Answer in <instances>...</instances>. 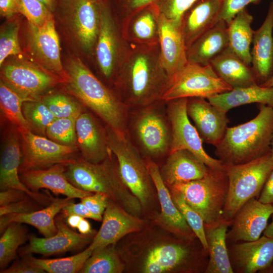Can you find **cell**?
<instances>
[{"label":"cell","mask_w":273,"mask_h":273,"mask_svg":"<svg viewBox=\"0 0 273 273\" xmlns=\"http://www.w3.org/2000/svg\"><path fill=\"white\" fill-rule=\"evenodd\" d=\"M153 225L125 236V243L117 248L126 268L142 273L205 272L209 252L197 238L182 239Z\"/></svg>","instance_id":"obj_1"},{"label":"cell","mask_w":273,"mask_h":273,"mask_svg":"<svg viewBox=\"0 0 273 273\" xmlns=\"http://www.w3.org/2000/svg\"><path fill=\"white\" fill-rule=\"evenodd\" d=\"M169 80L161 60L159 43L130 44L113 85L125 105L138 108L162 100Z\"/></svg>","instance_id":"obj_2"},{"label":"cell","mask_w":273,"mask_h":273,"mask_svg":"<svg viewBox=\"0 0 273 273\" xmlns=\"http://www.w3.org/2000/svg\"><path fill=\"white\" fill-rule=\"evenodd\" d=\"M67 90L112 129L127 133L128 106L77 58L67 67Z\"/></svg>","instance_id":"obj_3"},{"label":"cell","mask_w":273,"mask_h":273,"mask_svg":"<svg viewBox=\"0 0 273 273\" xmlns=\"http://www.w3.org/2000/svg\"><path fill=\"white\" fill-rule=\"evenodd\" d=\"M113 157L112 153L98 163L78 158L66 165L65 176L76 188L104 194L129 213L142 217L144 214L142 205L122 180Z\"/></svg>","instance_id":"obj_4"},{"label":"cell","mask_w":273,"mask_h":273,"mask_svg":"<svg viewBox=\"0 0 273 273\" xmlns=\"http://www.w3.org/2000/svg\"><path fill=\"white\" fill-rule=\"evenodd\" d=\"M259 112L249 121L228 127L215 146V154L223 163L249 162L270 152L273 139V107L258 104Z\"/></svg>","instance_id":"obj_5"},{"label":"cell","mask_w":273,"mask_h":273,"mask_svg":"<svg viewBox=\"0 0 273 273\" xmlns=\"http://www.w3.org/2000/svg\"><path fill=\"white\" fill-rule=\"evenodd\" d=\"M108 146L118 164L121 178L140 201L150 218L158 212L155 209L158 202L157 193L148 171L145 159L127 133L105 126Z\"/></svg>","instance_id":"obj_6"},{"label":"cell","mask_w":273,"mask_h":273,"mask_svg":"<svg viewBox=\"0 0 273 273\" xmlns=\"http://www.w3.org/2000/svg\"><path fill=\"white\" fill-rule=\"evenodd\" d=\"M128 114V130L140 152L146 159L168 155L171 146V131L166 102L160 100L151 104L135 108Z\"/></svg>","instance_id":"obj_7"},{"label":"cell","mask_w":273,"mask_h":273,"mask_svg":"<svg viewBox=\"0 0 273 273\" xmlns=\"http://www.w3.org/2000/svg\"><path fill=\"white\" fill-rule=\"evenodd\" d=\"M229 186L223 218L232 221L237 211L252 198H258L273 169L270 152L249 162L223 163Z\"/></svg>","instance_id":"obj_8"},{"label":"cell","mask_w":273,"mask_h":273,"mask_svg":"<svg viewBox=\"0 0 273 273\" xmlns=\"http://www.w3.org/2000/svg\"><path fill=\"white\" fill-rule=\"evenodd\" d=\"M228 177L225 170L209 168L202 178L168 187L180 192L186 202L202 217L204 224L213 225L223 219Z\"/></svg>","instance_id":"obj_9"},{"label":"cell","mask_w":273,"mask_h":273,"mask_svg":"<svg viewBox=\"0 0 273 273\" xmlns=\"http://www.w3.org/2000/svg\"><path fill=\"white\" fill-rule=\"evenodd\" d=\"M100 29L94 54L99 72L114 84L130 44L124 38L121 25L107 2H100Z\"/></svg>","instance_id":"obj_10"},{"label":"cell","mask_w":273,"mask_h":273,"mask_svg":"<svg viewBox=\"0 0 273 273\" xmlns=\"http://www.w3.org/2000/svg\"><path fill=\"white\" fill-rule=\"evenodd\" d=\"M233 89L216 73L210 64L203 66L188 62L170 78L162 100L209 98Z\"/></svg>","instance_id":"obj_11"},{"label":"cell","mask_w":273,"mask_h":273,"mask_svg":"<svg viewBox=\"0 0 273 273\" xmlns=\"http://www.w3.org/2000/svg\"><path fill=\"white\" fill-rule=\"evenodd\" d=\"M187 102L188 98L177 99L166 102L171 131L169 153L178 150H187L209 168L215 170L225 169L222 161L211 157L204 150L203 141L188 115Z\"/></svg>","instance_id":"obj_12"},{"label":"cell","mask_w":273,"mask_h":273,"mask_svg":"<svg viewBox=\"0 0 273 273\" xmlns=\"http://www.w3.org/2000/svg\"><path fill=\"white\" fill-rule=\"evenodd\" d=\"M20 133L22 152L20 174L29 170L46 169L56 164L67 165L78 158L77 146L58 144L31 130Z\"/></svg>","instance_id":"obj_13"},{"label":"cell","mask_w":273,"mask_h":273,"mask_svg":"<svg viewBox=\"0 0 273 273\" xmlns=\"http://www.w3.org/2000/svg\"><path fill=\"white\" fill-rule=\"evenodd\" d=\"M1 78L5 83L28 100L41 96L60 82L62 78L30 64L16 63L2 66Z\"/></svg>","instance_id":"obj_14"},{"label":"cell","mask_w":273,"mask_h":273,"mask_svg":"<svg viewBox=\"0 0 273 273\" xmlns=\"http://www.w3.org/2000/svg\"><path fill=\"white\" fill-rule=\"evenodd\" d=\"M100 2L94 0H57L56 9L59 10L72 22L80 46L88 53H94L99 35Z\"/></svg>","instance_id":"obj_15"},{"label":"cell","mask_w":273,"mask_h":273,"mask_svg":"<svg viewBox=\"0 0 273 273\" xmlns=\"http://www.w3.org/2000/svg\"><path fill=\"white\" fill-rule=\"evenodd\" d=\"M21 139L18 129L11 125L6 131L2 145L0 161V189H15L26 192L41 205L51 204L53 199L29 189L19 174L21 161Z\"/></svg>","instance_id":"obj_16"},{"label":"cell","mask_w":273,"mask_h":273,"mask_svg":"<svg viewBox=\"0 0 273 273\" xmlns=\"http://www.w3.org/2000/svg\"><path fill=\"white\" fill-rule=\"evenodd\" d=\"M148 222L147 219L129 213L109 199L101 226L88 247L94 252L110 245H116L128 235L143 230Z\"/></svg>","instance_id":"obj_17"},{"label":"cell","mask_w":273,"mask_h":273,"mask_svg":"<svg viewBox=\"0 0 273 273\" xmlns=\"http://www.w3.org/2000/svg\"><path fill=\"white\" fill-rule=\"evenodd\" d=\"M145 161L156 188L160 205V211L151 218L152 224L182 239L197 238L175 205L169 189L162 178L159 166L153 160L146 159Z\"/></svg>","instance_id":"obj_18"},{"label":"cell","mask_w":273,"mask_h":273,"mask_svg":"<svg viewBox=\"0 0 273 273\" xmlns=\"http://www.w3.org/2000/svg\"><path fill=\"white\" fill-rule=\"evenodd\" d=\"M63 215L57 216L55 223L56 234L50 237H29V243L20 250V254L32 253L52 255L81 249L90 244L97 232L83 235L72 230L64 220Z\"/></svg>","instance_id":"obj_19"},{"label":"cell","mask_w":273,"mask_h":273,"mask_svg":"<svg viewBox=\"0 0 273 273\" xmlns=\"http://www.w3.org/2000/svg\"><path fill=\"white\" fill-rule=\"evenodd\" d=\"M273 213V205L252 198L244 204L233 217L231 229L226 234V242L232 244L240 241L257 240L267 225Z\"/></svg>","instance_id":"obj_20"},{"label":"cell","mask_w":273,"mask_h":273,"mask_svg":"<svg viewBox=\"0 0 273 273\" xmlns=\"http://www.w3.org/2000/svg\"><path fill=\"white\" fill-rule=\"evenodd\" d=\"M202 98H188L187 111L203 142L216 146L222 139L229 120L226 113Z\"/></svg>","instance_id":"obj_21"},{"label":"cell","mask_w":273,"mask_h":273,"mask_svg":"<svg viewBox=\"0 0 273 273\" xmlns=\"http://www.w3.org/2000/svg\"><path fill=\"white\" fill-rule=\"evenodd\" d=\"M29 24V40L32 51L41 64L66 83L68 75L61 61L60 42L53 16L42 25Z\"/></svg>","instance_id":"obj_22"},{"label":"cell","mask_w":273,"mask_h":273,"mask_svg":"<svg viewBox=\"0 0 273 273\" xmlns=\"http://www.w3.org/2000/svg\"><path fill=\"white\" fill-rule=\"evenodd\" d=\"M228 248L234 272H262L273 262V238L263 235L256 240L231 244Z\"/></svg>","instance_id":"obj_23"},{"label":"cell","mask_w":273,"mask_h":273,"mask_svg":"<svg viewBox=\"0 0 273 273\" xmlns=\"http://www.w3.org/2000/svg\"><path fill=\"white\" fill-rule=\"evenodd\" d=\"M76 145L85 160L98 163L112 152L106 130L90 113L83 111L76 120Z\"/></svg>","instance_id":"obj_24"},{"label":"cell","mask_w":273,"mask_h":273,"mask_svg":"<svg viewBox=\"0 0 273 273\" xmlns=\"http://www.w3.org/2000/svg\"><path fill=\"white\" fill-rule=\"evenodd\" d=\"M66 165L58 164L46 169L29 170L20 174V177L25 185L34 192L46 189L72 199H81L94 193L73 185L65 176Z\"/></svg>","instance_id":"obj_25"},{"label":"cell","mask_w":273,"mask_h":273,"mask_svg":"<svg viewBox=\"0 0 273 273\" xmlns=\"http://www.w3.org/2000/svg\"><path fill=\"white\" fill-rule=\"evenodd\" d=\"M222 0H197L184 13L180 28L187 49L220 20Z\"/></svg>","instance_id":"obj_26"},{"label":"cell","mask_w":273,"mask_h":273,"mask_svg":"<svg viewBox=\"0 0 273 273\" xmlns=\"http://www.w3.org/2000/svg\"><path fill=\"white\" fill-rule=\"evenodd\" d=\"M273 1L265 18L254 31L251 50V68L259 84L273 75Z\"/></svg>","instance_id":"obj_27"},{"label":"cell","mask_w":273,"mask_h":273,"mask_svg":"<svg viewBox=\"0 0 273 273\" xmlns=\"http://www.w3.org/2000/svg\"><path fill=\"white\" fill-rule=\"evenodd\" d=\"M159 43L162 63L170 78L188 62L180 23L160 14Z\"/></svg>","instance_id":"obj_28"},{"label":"cell","mask_w":273,"mask_h":273,"mask_svg":"<svg viewBox=\"0 0 273 273\" xmlns=\"http://www.w3.org/2000/svg\"><path fill=\"white\" fill-rule=\"evenodd\" d=\"M209 169L194 154L185 149L169 153L159 167L162 178L167 187L201 178Z\"/></svg>","instance_id":"obj_29"},{"label":"cell","mask_w":273,"mask_h":273,"mask_svg":"<svg viewBox=\"0 0 273 273\" xmlns=\"http://www.w3.org/2000/svg\"><path fill=\"white\" fill-rule=\"evenodd\" d=\"M160 17L159 12L153 4L140 10L121 24L124 38L130 44H158Z\"/></svg>","instance_id":"obj_30"},{"label":"cell","mask_w":273,"mask_h":273,"mask_svg":"<svg viewBox=\"0 0 273 273\" xmlns=\"http://www.w3.org/2000/svg\"><path fill=\"white\" fill-rule=\"evenodd\" d=\"M229 48L227 24L219 20L187 49L188 61L205 66Z\"/></svg>","instance_id":"obj_31"},{"label":"cell","mask_w":273,"mask_h":273,"mask_svg":"<svg viewBox=\"0 0 273 273\" xmlns=\"http://www.w3.org/2000/svg\"><path fill=\"white\" fill-rule=\"evenodd\" d=\"M72 200L67 197L65 199H53L49 206L41 209L28 213L9 214L1 216V234L11 223L16 222L35 227L44 237H51L57 232L55 223L57 215Z\"/></svg>","instance_id":"obj_32"},{"label":"cell","mask_w":273,"mask_h":273,"mask_svg":"<svg viewBox=\"0 0 273 273\" xmlns=\"http://www.w3.org/2000/svg\"><path fill=\"white\" fill-rule=\"evenodd\" d=\"M216 73L233 89L259 84L251 65L229 48L210 62Z\"/></svg>","instance_id":"obj_33"},{"label":"cell","mask_w":273,"mask_h":273,"mask_svg":"<svg viewBox=\"0 0 273 273\" xmlns=\"http://www.w3.org/2000/svg\"><path fill=\"white\" fill-rule=\"evenodd\" d=\"M232 221L222 219L213 225H205L209 260L206 273H233L226 246V234Z\"/></svg>","instance_id":"obj_34"},{"label":"cell","mask_w":273,"mask_h":273,"mask_svg":"<svg viewBox=\"0 0 273 273\" xmlns=\"http://www.w3.org/2000/svg\"><path fill=\"white\" fill-rule=\"evenodd\" d=\"M207 100L225 113L232 108L252 103L273 107V86L265 87L256 84L234 88Z\"/></svg>","instance_id":"obj_35"},{"label":"cell","mask_w":273,"mask_h":273,"mask_svg":"<svg viewBox=\"0 0 273 273\" xmlns=\"http://www.w3.org/2000/svg\"><path fill=\"white\" fill-rule=\"evenodd\" d=\"M253 18L245 8L227 24L229 49L248 65H251V46L254 31Z\"/></svg>","instance_id":"obj_36"},{"label":"cell","mask_w":273,"mask_h":273,"mask_svg":"<svg viewBox=\"0 0 273 273\" xmlns=\"http://www.w3.org/2000/svg\"><path fill=\"white\" fill-rule=\"evenodd\" d=\"M30 101L20 96L2 80L0 81V109L1 116L20 132L30 130L22 111L24 102Z\"/></svg>","instance_id":"obj_37"},{"label":"cell","mask_w":273,"mask_h":273,"mask_svg":"<svg viewBox=\"0 0 273 273\" xmlns=\"http://www.w3.org/2000/svg\"><path fill=\"white\" fill-rule=\"evenodd\" d=\"M116 245H110L95 250L86 260L79 272L121 273L126 264Z\"/></svg>","instance_id":"obj_38"},{"label":"cell","mask_w":273,"mask_h":273,"mask_svg":"<svg viewBox=\"0 0 273 273\" xmlns=\"http://www.w3.org/2000/svg\"><path fill=\"white\" fill-rule=\"evenodd\" d=\"M93 251L88 246L80 252L68 257L56 259H40L25 255L26 259L45 272L49 273L79 272L86 260L92 255Z\"/></svg>","instance_id":"obj_39"},{"label":"cell","mask_w":273,"mask_h":273,"mask_svg":"<svg viewBox=\"0 0 273 273\" xmlns=\"http://www.w3.org/2000/svg\"><path fill=\"white\" fill-rule=\"evenodd\" d=\"M29 238L26 228L20 222H12L2 233L0 238L1 271L13 260L19 246Z\"/></svg>","instance_id":"obj_40"},{"label":"cell","mask_w":273,"mask_h":273,"mask_svg":"<svg viewBox=\"0 0 273 273\" xmlns=\"http://www.w3.org/2000/svg\"><path fill=\"white\" fill-rule=\"evenodd\" d=\"M22 111L30 130L37 135L46 136L48 126L56 118L41 99L24 102Z\"/></svg>","instance_id":"obj_41"},{"label":"cell","mask_w":273,"mask_h":273,"mask_svg":"<svg viewBox=\"0 0 273 273\" xmlns=\"http://www.w3.org/2000/svg\"><path fill=\"white\" fill-rule=\"evenodd\" d=\"M41 100L56 118H77L84 111V106L80 102L62 94L47 95Z\"/></svg>","instance_id":"obj_42"},{"label":"cell","mask_w":273,"mask_h":273,"mask_svg":"<svg viewBox=\"0 0 273 273\" xmlns=\"http://www.w3.org/2000/svg\"><path fill=\"white\" fill-rule=\"evenodd\" d=\"M169 189L176 207L200 241L204 248L208 251L204 222L202 217L186 202L180 192L174 189Z\"/></svg>","instance_id":"obj_43"},{"label":"cell","mask_w":273,"mask_h":273,"mask_svg":"<svg viewBox=\"0 0 273 273\" xmlns=\"http://www.w3.org/2000/svg\"><path fill=\"white\" fill-rule=\"evenodd\" d=\"M76 119L77 118H56L48 126L46 136L62 145L77 146L75 127Z\"/></svg>","instance_id":"obj_44"},{"label":"cell","mask_w":273,"mask_h":273,"mask_svg":"<svg viewBox=\"0 0 273 273\" xmlns=\"http://www.w3.org/2000/svg\"><path fill=\"white\" fill-rule=\"evenodd\" d=\"M19 27L17 23L12 22L7 24L1 31V67L2 66L4 61L8 57L17 55L21 53L18 39Z\"/></svg>","instance_id":"obj_45"},{"label":"cell","mask_w":273,"mask_h":273,"mask_svg":"<svg viewBox=\"0 0 273 273\" xmlns=\"http://www.w3.org/2000/svg\"><path fill=\"white\" fill-rule=\"evenodd\" d=\"M19 4L20 14L26 17L29 24L40 26L53 16V12L37 0H19Z\"/></svg>","instance_id":"obj_46"},{"label":"cell","mask_w":273,"mask_h":273,"mask_svg":"<svg viewBox=\"0 0 273 273\" xmlns=\"http://www.w3.org/2000/svg\"><path fill=\"white\" fill-rule=\"evenodd\" d=\"M120 24L155 0H105Z\"/></svg>","instance_id":"obj_47"},{"label":"cell","mask_w":273,"mask_h":273,"mask_svg":"<svg viewBox=\"0 0 273 273\" xmlns=\"http://www.w3.org/2000/svg\"><path fill=\"white\" fill-rule=\"evenodd\" d=\"M197 0H155L153 4L160 14L180 23L184 13Z\"/></svg>","instance_id":"obj_48"},{"label":"cell","mask_w":273,"mask_h":273,"mask_svg":"<svg viewBox=\"0 0 273 273\" xmlns=\"http://www.w3.org/2000/svg\"><path fill=\"white\" fill-rule=\"evenodd\" d=\"M261 0H222L220 20L228 24L233 18L250 4H258Z\"/></svg>","instance_id":"obj_49"},{"label":"cell","mask_w":273,"mask_h":273,"mask_svg":"<svg viewBox=\"0 0 273 273\" xmlns=\"http://www.w3.org/2000/svg\"><path fill=\"white\" fill-rule=\"evenodd\" d=\"M39 205L40 204L35 200L29 197L17 202L1 206L0 216L9 214H23L32 212L40 209L41 207Z\"/></svg>","instance_id":"obj_50"},{"label":"cell","mask_w":273,"mask_h":273,"mask_svg":"<svg viewBox=\"0 0 273 273\" xmlns=\"http://www.w3.org/2000/svg\"><path fill=\"white\" fill-rule=\"evenodd\" d=\"M81 199L82 203L95 215L103 218L102 215L107 207L109 198L104 194L94 193Z\"/></svg>","instance_id":"obj_51"},{"label":"cell","mask_w":273,"mask_h":273,"mask_svg":"<svg viewBox=\"0 0 273 273\" xmlns=\"http://www.w3.org/2000/svg\"><path fill=\"white\" fill-rule=\"evenodd\" d=\"M61 212L64 218L71 214H76L83 218H90L99 221L103 219V218L93 213L82 203L76 204L73 203L72 200L63 207Z\"/></svg>","instance_id":"obj_52"},{"label":"cell","mask_w":273,"mask_h":273,"mask_svg":"<svg viewBox=\"0 0 273 273\" xmlns=\"http://www.w3.org/2000/svg\"><path fill=\"white\" fill-rule=\"evenodd\" d=\"M1 273H43V270L33 265L25 257L22 260L17 261L10 267L1 271Z\"/></svg>","instance_id":"obj_53"},{"label":"cell","mask_w":273,"mask_h":273,"mask_svg":"<svg viewBox=\"0 0 273 273\" xmlns=\"http://www.w3.org/2000/svg\"><path fill=\"white\" fill-rule=\"evenodd\" d=\"M29 197H30L26 192L18 189L2 190L0 192V206L17 202Z\"/></svg>","instance_id":"obj_54"},{"label":"cell","mask_w":273,"mask_h":273,"mask_svg":"<svg viewBox=\"0 0 273 273\" xmlns=\"http://www.w3.org/2000/svg\"><path fill=\"white\" fill-rule=\"evenodd\" d=\"M258 200L262 203L273 205V169L265 182Z\"/></svg>","instance_id":"obj_55"},{"label":"cell","mask_w":273,"mask_h":273,"mask_svg":"<svg viewBox=\"0 0 273 273\" xmlns=\"http://www.w3.org/2000/svg\"><path fill=\"white\" fill-rule=\"evenodd\" d=\"M18 13H20L19 0H0L2 16L10 18Z\"/></svg>","instance_id":"obj_56"},{"label":"cell","mask_w":273,"mask_h":273,"mask_svg":"<svg viewBox=\"0 0 273 273\" xmlns=\"http://www.w3.org/2000/svg\"><path fill=\"white\" fill-rule=\"evenodd\" d=\"M77 229L79 233L83 235L90 234L95 231L92 229L90 224L85 218H82L80 220Z\"/></svg>","instance_id":"obj_57"},{"label":"cell","mask_w":273,"mask_h":273,"mask_svg":"<svg viewBox=\"0 0 273 273\" xmlns=\"http://www.w3.org/2000/svg\"><path fill=\"white\" fill-rule=\"evenodd\" d=\"M82 218L83 217L76 214H71L65 217L67 224L72 229H77Z\"/></svg>","instance_id":"obj_58"},{"label":"cell","mask_w":273,"mask_h":273,"mask_svg":"<svg viewBox=\"0 0 273 273\" xmlns=\"http://www.w3.org/2000/svg\"><path fill=\"white\" fill-rule=\"evenodd\" d=\"M44 5L52 12L55 11L57 0H37Z\"/></svg>","instance_id":"obj_59"},{"label":"cell","mask_w":273,"mask_h":273,"mask_svg":"<svg viewBox=\"0 0 273 273\" xmlns=\"http://www.w3.org/2000/svg\"><path fill=\"white\" fill-rule=\"evenodd\" d=\"M271 221L267 225L263 232V235L266 237L273 238V213L271 214Z\"/></svg>","instance_id":"obj_60"},{"label":"cell","mask_w":273,"mask_h":273,"mask_svg":"<svg viewBox=\"0 0 273 273\" xmlns=\"http://www.w3.org/2000/svg\"><path fill=\"white\" fill-rule=\"evenodd\" d=\"M260 85L265 87L273 86V75L266 81Z\"/></svg>","instance_id":"obj_61"},{"label":"cell","mask_w":273,"mask_h":273,"mask_svg":"<svg viewBox=\"0 0 273 273\" xmlns=\"http://www.w3.org/2000/svg\"><path fill=\"white\" fill-rule=\"evenodd\" d=\"M262 272L273 273V262L268 268H267L266 269H265Z\"/></svg>","instance_id":"obj_62"},{"label":"cell","mask_w":273,"mask_h":273,"mask_svg":"<svg viewBox=\"0 0 273 273\" xmlns=\"http://www.w3.org/2000/svg\"><path fill=\"white\" fill-rule=\"evenodd\" d=\"M270 153H271V157H272V160H273V139H272V143H271V149H270Z\"/></svg>","instance_id":"obj_63"},{"label":"cell","mask_w":273,"mask_h":273,"mask_svg":"<svg viewBox=\"0 0 273 273\" xmlns=\"http://www.w3.org/2000/svg\"><path fill=\"white\" fill-rule=\"evenodd\" d=\"M94 1H97V2H101V1H103L104 0H94Z\"/></svg>","instance_id":"obj_64"}]
</instances>
